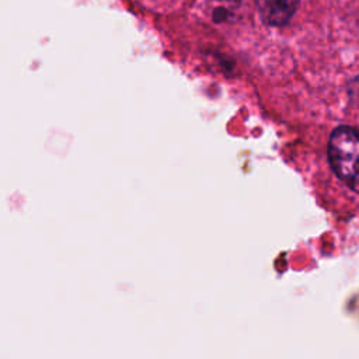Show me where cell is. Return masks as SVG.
I'll use <instances>...</instances> for the list:
<instances>
[{"instance_id":"cell-1","label":"cell","mask_w":359,"mask_h":359,"mask_svg":"<svg viewBox=\"0 0 359 359\" xmlns=\"http://www.w3.org/2000/svg\"><path fill=\"white\" fill-rule=\"evenodd\" d=\"M328 158L338 178L359 194V132L348 126L337 128L330 136Z\"/></svg>"},{"instance_id":"cell-2","label":"cell","mask_w":359,"mask_h":359,"mask_svg":"<svg viewBox=\"0 0 359 359\" xmlns=\"http://www.w3.org/2000/svg\"><path fill=\"white\" fill-rule=\"evenodd\" d=\"M261 20L271 27H282L294 15L300 0H254Z\"/></svg>"},{"instance_id":"cell-3","label":"cell","mask_w":359,"mask_h":359,"mask_svg":"<svg viewBox=\"0 0 359 359\" xmlns=\"http://www.w3.org/2000/svg\"><path fill=\"white\" fill-rule=\"evenodd\" d=\"M209 11L215 22H230L241 10V0H208Z\"/></svg>"}]
</instances>
